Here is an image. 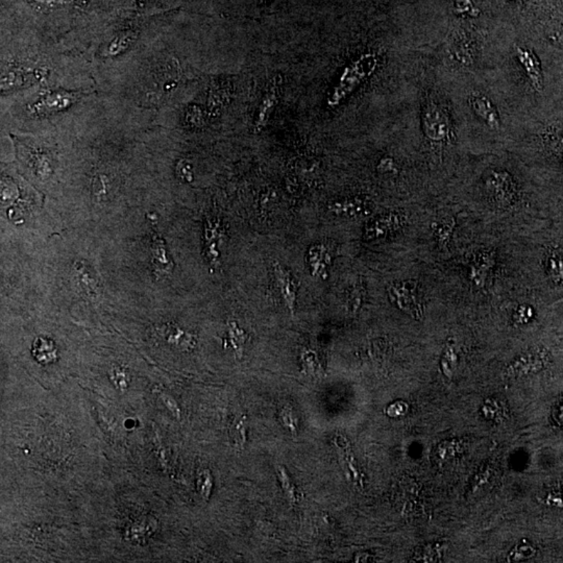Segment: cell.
<instances>
[{"label":"cell","mask_w":563,"mask_h":563,"mask_svg":"<svg viewBox=\"0 0 563 563\" xmlns=\"http://www.w3.org/2000/svg\"><path fill=\"white\" fill-rule=\"evenodd\" d=\"M377 65V57L374 53L362 55L356 62L345 68L339 78L338 84L328 96V104L330 107L337 106L346 95H348L366 77L374 73Z\"/></svg>","instance_id":"cell-1"},{"label":"cell","mask_w":563,"mask_h":563,"mask_svg":"<svg viewBox=\"0 0 563 563\" xmlns=\"http://www.w3.org/2000/svg\"><path fill=\"white\" fill-rule=\"evenodd\" d=\"M80 97H82V93L75 92V91H47L42 94L35 102H33L28 109L33 115L46 116L68 109Z\"/></svg>","instance_id":"cell-2"},{"label":"cell","mask_w":563,"mask_h":563,"mask_svg":"<svg viewBox=\"0 0 563 563\" xmlns=\"http://www.w3.org/2000/svg\"><path fill=\"white\" fill-rule=\"evenodd\" d=\"M390 301L402 311L415 319H421L422 308L417 299V285L413 282L392 284L387 289Z\"/></svg>","instance_id":"cell-3"},{"label":"cell","mask_w":563,"mask_h":563,"mask_svg":"<svg viewBox=\"0 0 563 563\" xmlns=\"http://www.w3.org/2000/svg\"><path fill=\"white\" fill-rule=\"evenodd\" d=\"M487 191L500 205H509L515 198V186L506 171H491L485 183Z\"/></svg>","instance_id":"cell-4"},{"label":"cell","mask_w":563,"mask_h":563,"mask_svg":"<svg viewBox=\"0 0 563 563\" xmlns=\"http://www.w3.org/2000/svg\"><path fill=\"white\" fill-rule=\"evenodd\" d=\"M424 131L432 142L441 143L450 137L448 116L437 106H430L424 114Z\"/></svg>","instance_id":"cell-5"},{"label":"cell","mask_w":563,"mask_h":563,"mask_svg":"<svg viewBox=\"0 0 563 563\" xmlns=\"http://www.w3.org/2000/svg\"><path fill=\"white\" fill-rule=\"evenodd\" d=\"M549 362V357L544 350H533L522 355L507 368L508 377H522L544 370Z\"/></svg>","instance_id":"cell-6"},{"label":"cell","mask_w":563,"mask_h":563,"mask_svg":"<svg viewBox=\"0 0 563 563\" xmlns=\"http://www.w3.org/2000/svg\"><path fill=\"white\" fill-rule=\"evenodd\" d=\"M405 223L403 216L397 213L385 214L370 221L364 229L363 237L366 240H374L397 231Z\"/></svg>","instance_id":"cell-7"},{"label":"cell","mask_w":563,"mask_h":563,"mask_svg":"<svg viewBox=\"0 0 563 563\" xmlns=\"http://www.w3.org/2000/svg\"><path fill=\"white\" fill-rule=\"evenodd\" d=\"M272 267H274L277 283H278L279 288H280L282 299H283L287 309L292 314H294L297 292L296 281L292 278L291 272L286 269L281 263L274 262Z\"/></svg>","instance_id":"cell-8"},{"label":"cell","mask_w":563,"mask_h":563,"mask_svg":"<svg viewBox=\"0 0 563 563\" xmlns=\"http://www.w3.org/2000/svg\"><path fill=\"white\" fill-rule=\"evenodd\" d=\"M281 86L282 77H277L274 80V84L270 87L269 90L266 92L262 102H261L258 115H257L256 122H254V132L262 131L263 127H265L266 124H267L270 115H272L277 104H278Z\"/></svg>","instance_id":"cell-9"},{"label":"cell","mask_w":563,"mask_h":563,"mask_svg":"<svg viewBox=\"0 0 563 563\" xmlns=\"http://www.w3.org/2000/svg\"><path fill=\"white\" fill-rule=\"evenodd\" d=\"M516 58L525 69L527 77L536 91H542L544 87L540 64L536 55L531 50L522 47H516Z\"/></svg>","instance_id":"cell-10"},{"label":"cell","mask_w":563,"mask_h":563,"mask_svg":"<svg viewBox=\"0 0 563 563\" xmlns=\"http://www.w3.org/2000/svg\"><path fill=\"white\" fill-rule=\"evenodd\" d=\"M335 444H336L337 450H338L339 458L341 462L345 469L346 475H348V479H353L356 482L357 485L362 486L363 481H362V476L360 475L358 466H357L356 458H355L354 453H353L352 448L345 437L341 435H337L335 437Z\"/></svg>","instance_id":"cell-11"},{"label":"cell","mask_w":563,"mask_h":563,"mask_svg":"<svg viewBox=\"0 0 563 563\" xmlns=\"http://www.w3.org/2000/svg\"><path fill=\"white\" fill-rule=\"evenodd\" d=\"M495 257L493 252H483L478 254L471 266V280L476 287L482 289L485 287L488 274L495 265Z\"/></svg>","instance_id":"cell-12"},{"label":"cell","mask_w":563,"mask_h":563,"mask_svg":"<svg viewBox=\"0 0 563 563\" xmlns=\"http://www.w3.org/2000/svg\"><path fill=\"white\" fill-rule=\"evenodd\" d=\"M471 106L476 114L481 119H483L485 124L488 125L490 129H495V131L500 129V120L497 109L486 96L480 95V94L471 96Z\"/></svg>","instance_id":"cell-13"},{"label":"cell","mask_w":563,"mask_h":563,"mask_svg":"<svg viewBox=\"0 0 563 563\" xmlns=\"http://www.w3.org/2000/svg\"><path fill=\"white\" fill-rule=\"evenodd\" d=\"M42 77L40 70L26 71L24 69H10L2 77V90H12L18 87L37 82Z\"/></svg>","instance_id":"cell-14"},{"label":"cell","mask_w":563,"mask_h":563,"mask_svg":"<svg viewBox=\"0 0 563 563\" xmlns=\"http://www.w3.org/2000/svg\"><path fill=\"white\" fill-rule=\"evenodd\" d=\"M308 256L313 276L323 278L327 274L328 266L331 264L332 259L330 247L325 245H313Z\"/></svg>","instance_id":"cell-15"},{"label":"cell","mask_w":563,"mask_h":563,"mask_svg":"<svg viewBox=\"0 0 563 563\" xmlns=\"http://www.w3.org/2000/svg\"><path fill=\"white\" fill-rule=\"evenodd\" d=\"M368 203L363 198H356L353 200L335 202L328 205V211L337 216H359L368 210Z\"/></svg>","instance_id":"cell-16"},{"label":"cell","mask_w":563,"mask_h":563,"mask_svg":"<svg viewBox=\"0 0 563 563\" xmlns=\"http://www.w3.org/2000/svg\"><path fill=\"white\" fill-rule=\"evenodd\" d=\"M220 238V225L218 221H208L205 227V249L207 256L213 266L219 264L218 240Z\"/></svg>","instance_id":"cell-17"},{"label":"cell","mask_w":563,"mask_h":563,"mask_svg":"<svg viewBox=\"0 0 563 563\" xmlns=\"http://www.w3.org/2000/svg\"><path fill=\"white\" fill-rule=\"evenodd\" d=\"M547 272L552 282L562 285L563 284V250L556 247L549 252L547 258Z\"/></svg>","instance_id":"cell-18"},{"label":"cell","mask_w":563,"mask_h":563,"mask_svg":"<svg viewBox=\"0 0 563 563\" xmlns=\"http://www.w3.org/2000/svg\"><path fill=\"white\" fill-rule=\"evenodd\" d=\"M33 354L36 359L41 363H49L57 357V350H55V343L53 341H48V339L38 338L33 343Z\"/></svg>","instance_id":"cell-19"},{"label":"cell","mask_w":563,"mask_h":563,"mask_svg":"<svg viewBox=\"0 0 563 563\" xmlns=\"http://www.w3.org/2000/svg\"><path fill=\"white\" fill-rule=\"evenodd\" d=\"M456 227V220L453 218L444 219L435 225V235L440 247H446L450 243L451 238Z\"/></svg>","instance_id":"cell-20"},{"label":"cell","mask_w":563,"mask_h":563,"mask_svg":"<svg viewBox=\"0 0 563 563\" xmlns=\"http://www.w3.org/2000/svg\"><path fill=\"white\" fill-rule=\"evenodd\" d=\"M277 473H278L279 480H280L282 489H283L284 493H285L290 504H296V488H294V483H292L287 471L284 466H277Z\"/></svg>","instance_id":"cell-21"},{"label":"cell","mask_w":563,"mask_h":563,"mask_svg":"<svg viewBox=\"0 0 563 563\" xmlns=\"http://www.w3.org/2000/svg\"><path fill=\"white\" fill-rule=\"evenodd\" d=\"M457 363L458 355L457 353H456L455 348H454L453 345L446 346L440 364H441L442 372H444V375H446V377H449V379L453 377V372L454 370H455L456 366H457Z\"/></svg>","instance_id":"cell-22"},{"label":"cell","mask_w":563,"mask_h":563,"mask_svg":"<svg viewBox=\"0 0 563 563\" xmlns=\"http://www.w3.org/2000/svg\"><path fill=\"white\" fill-rule=\"evenodd\" d=\"M229 333L230 339H231V344L233 346L235 352L237 353L239 357L242 356L243 345L247 339V335L245 334V331L238 328L236 323H229Z\"/></svg>","instance_id":"cell-23"},{"label":"cell","mask_w":563,"mask_h":563,"mask_svg":"<svg viewBox=\"0 0 563 563\" xmlns=\"http://www.w3.org/2000/svg\"><path fill=\"white\" fill-rule=\"evenodd\" d=\"M135 33H132V31L124 33L118 36L115 41L112 42L111 45L109 46V55H116L119 53H122L127 47L131 45L132 42L135 40Z\"/></svg>","instance_id":"cell-24"},{"label":"cell","mask_w":563,"mask_h":563,"mask_svg":"<svg viewBox=\"0 0 563 563\" xmlns=\"http://www.w3.org/2000/svg\"><path fill=\"white\" fill-rule=\"evenodd\" d=\"M198 483L200 495L207 500L212 489V477L209 471H203L198 475Z\"/></svg>","instance_id":"cell-25"},{"label":"cell","mask_w":563,"mask_h":563,"mask_svg":"<svg viewBox=\"0 0 563 563\" xmlns=\"http://www.w3.org/2000/svg\"><path fill=\"white\" fill-rule=\"evenodd\" d=\"M245 421H247V419H245V417H243L242 419H239L237 424H235L233 439L235 444L238 446H243V444L247 441V435H245V432H247V422H245Z\"/></svg>","instance_id":"cell-26"},{"label":"cell","mask_w":563,"mask_h":563,"mask_svg":"<svg viewBox=\"0 0 563 563\" xmlns=\"http://www.w3.org/2000/svg\"><path fill=\"white\" fill-rule=\"evenodd\" d=\"M533 316L534 311L530 306H520L513 314V321L518 325H524V323H529Z\"/></svg>","instance_id":"cell-27"},{"label":"cell","mask_w":563,"mask_h":563,"mask_svg":"<svg viewBox=\"0 0 563 563\" xmlns=\"http://www.w3.org/2000/svg\"><path fill=\"white\" fill-rule=\"evenodd\" d=\"M542 503L547 506L553 507V508L563 509V491H549L542 500Z\"/></svg>","instance_id":"cell-28"},{"label":"cell","mask_w":563,"mask_h":563,"mask_svg":"<svg viewBox=\"0 0 563 563\" xmlns=\"http://www.w3.org/2000/svg\"><path fill=\"white\" fill-rule=\"evenodd\" d=\"M456 12L457 14H464L476 17L479 14V11L473 6L471 0H457L456 1Z\"/></svg>","instance_id":"cell-29"},{"label":"cell","mask_w":563,"mask_h":563,"mask_svg":"<svg viewBox=\"0 0 563 563\" xmlns=\"http://www.w3.org/2000/svg\"><path fill=\"white\" fill-rule=\"evenodd\" d=\"M301 357H303L304 366H305L307 372L315 375L317 368H318V361H317L315 354H313L311 350H306Z\"/></svg>","instance_id":"cell-30"},{"label":"cell","mask_w":563,"mask_h":563,"mask_svg":"<svg viewBox=\"0 0 563 563\" xmlns=\"http://www.w3.org/2000/svg\"><path fill=\"white\" fill-rule=\"evenodd\" d=\"M294 417V413H292V410L289 407H285L283 411H282V421H283V424H285L286 427H288V428L296 434V426H294V424H296V421Z\"/></svg>","instance_id":"cell-31"},{"label":"cell","mask_w":563,"mask_h":563,"mask_svg":"<svg viewBox=\"0 0 563 563\" xmlns=\"http://www.w3.org/2000/svg\"><path fill=\"white\" fill-rule=\"evenodd\" d=\"M362 297H363V289L360 287L355 288L352 296H350V304H348L350 309H352L354 312L358 311V309L361 307Z\"/></svg>","instance_id":"cell-32"},{"label":"cell","mask_w":563,"mask_h":563,"mask_svg":"<svg viewBox=\"0 0 563 563\" xmlns=\"http://www.w3.org/2000/svg\"><path fill=\"white\" fill-rule=\"evenodd\" d=\"M112 380H113L114 383L115 385L117 386L119 390H125L127 387V375L124 370H114L113 372H112Z\"/></svg>","instance_id":"cell-33"},{"label":"cell","mask_w":563,"mask_h":563,"mask_svg":"<svg viewBox=\"0 0 563 563\" xmlns=\"http://www.w3.org/2000/svg\"><path fill=\"white\" fill-rule=\"evenodd\" d=\"M178 176L182 180L191 182L193 176H192L191 166H190L189 163L186 162V161H182V162L178 163Z\"/></svg>","instance_id":"cell-34"},{"label":"cell","mask_w":563,"mask_h":563,"mask_svg":"<svg viewBox=\"0 0 563 563\" xmlns=\"http://www.w3.org/2000/svg\"><path fill=\"white\" fill-rule=\"evenodd\" d=\"M549 143L554 151H557L560 155H563V132H557L553 134L549 138Z\"/></svg>","instance_id":"cell-35"},{"label":"cell","mask_w":563,"mask_h":563,"mask_svg":"<svg viewBox=\"0 0 563 563\" xmlns=\"http://www.w3.org/2000/svg\"><path fill=\"white\" fill-rule=\"evenodd\" d=\"M377 171L386 173V172H397V168H395V164L392 159L384 158L380 161L379 165H377Z\"/></svg>","instance_id":"cell-36"},{"label":"cell","mask_w":563,"mask_h":563,"mask_svg":"<svg viewBox=\"0 0 563 563\" xmlns=\"http://www.w3.org/2000/svg\"><path fill=\"white\" fill-rule=\"evenodd\" d=\"M163 401H164L165 405L167 406V408L171 411L172 414H173L176 419H180V409H178V405H176V401H174L172 397H167V395H164V397H163Z\"/></svg>","instance_id":"cell-37"},{"label":"cell","mask_w":563,"mask_h":563,"mask_svg":"<svg viewBox=\"0 0 563 563\" xmlns=\"http://www.w3.org/2000/svg\"><path fill=\"white\" fill-rule=\"evenodd\" d=\"M393 408L397 409V410H388V414L390 417H399V415H404L407 412V409H408V405L407 404L403 403V402H399V403L393 404L391 405Z\"/></svg>","instance_id":"cell-38"},{"label":"cell","mask_w":563,"mask_h":563,"mask_svg":"<svg viewBox=\"0 0 563 563\" xmlns=\"http://www.w3.org/2000/svg\"><path fill=\"white\" fill-rule=\"evenodd\" d=\"M556 419H557L558 422L563 424V404L560 406V408L557 409V417Z\"/></svg>","instance_id":"cell-39"}]
</instances>
